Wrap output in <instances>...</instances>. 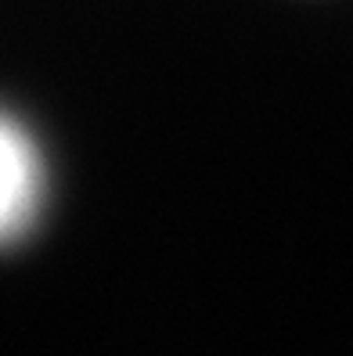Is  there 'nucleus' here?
Wrapping results in <instances>:
<instances>
[{"label": "nucleus", "mask_w": 353, "mask_h": 356, "mask_svg": "<svg viewBox=\"0 0 353 356\" xmlns=\"http://www.w3.org/2000/svg\"><path fill=\"white\" fill-rule=\"evenodd\" d=\"M44 202V159L15 115L0 112V245L33 227Z\"/></svg>", "instance_id": "nucleus-1"}]
</instances>
